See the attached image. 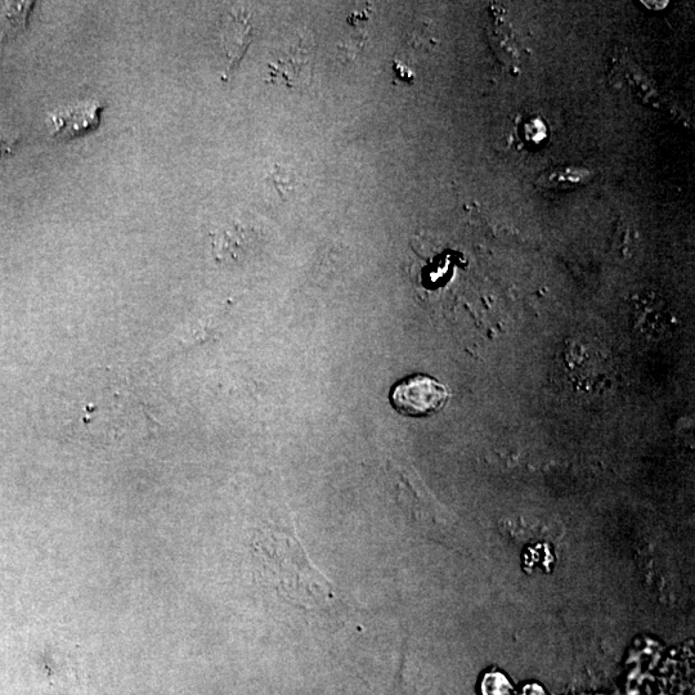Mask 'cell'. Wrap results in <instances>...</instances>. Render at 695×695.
Segmentation results:
<instances>
[{"mask_svg":"<svg viewBox=\"0 0 695 695\" xmlns=\"http://www.w3.org/2000/svg\"><path fill=\"white\" fill-rule=\"evenodd\" d=\"M102 110L100 103H87V105L58 112L52 116L53 124H55L53 136L71 139L91 132L100 125Z\"/></svg>","mask_w":695,"mask_h":695,"instance_id":"cell-4","label":"cell"},{"mask_svg":"<svg viewBox=\"0 0 695 695\" xmlns=\"http://www.w3.org/2000/svg\"><path fill=\"white\" fill-rule=\"evenodd\" d=\"M33 3L8 4L2 22H0V37L4 40L13 37L26 28Z\"/></svg>","mask_w":695,"mask_h":695,"instance_id":"cell-7","label":"cell"},{"mask_svg":"<svg viewBox=\"0 0 695 695\" xmlns=\"http://www.w3.org/2000/svg\"><path fill=\"white\" fill-rule=\"evenodd\" d=\"M593 177L594 174L585 168H554L549 172L542 173L537 178L536 185L544 190H575V188L587 185Z\"/></svg>","mask_w":695,"mask_h":695,"instance_id":"cell-6","label":"cell"},{"mask_svg":"<svg viewBox=\"0 0 695 695\" xmlns=\"http://www.w3.org/2000/svg\"><path fill=\"white\" fill-rule=\"evenodd\" d=\"M13 149V143L8 142L6 138L0 137V156L10 154Z\"/></svg>","mask_w":695,"mask_h":695,"instance_id":"cell-8","label":"cell"},{"mask_svg":"<svg viewBox=\"0 0 695 695\" xmlns=\"http://www.w3.org/2000/svg\"><path fill=\"white\" fill-rule=\"evenodd\" d=\"M312 47L303 38L290 43L282 49L275 62L269 65V78L277 84L288 88H297L298 84L306 83L311 76Z\"/></svg>","mask_w":695,"mask_h":695,"instance_id":"cell-3","label":"cell"},{"mask_svg":"<svg viewBox=\"0 0 695 695\" xmlns=\"http://www.w3.org/2000/svg\"><path fill=\"white\" fill-rule=\"evenodd\" d=\"M224 53L231 66L239 64L250 43V26L244 15H230L222 31Z\"/></svg>","mask_w":695,"mask_h":695,"instance_id":"cell-5","label":"cell"},{"mask_svg":"<svg viewBox=\"0 0 695 695\" xmlns=\"http://www.w3.org/2000/svg\"><path fill=\"white\" fill-rule=\"evenodd\" d=\"M263 569L278 594L298 607L326 609L338 603V595L327 578L313 567L294 532H260L257 541Z\"/></svg>","mask_w":695,"mask_h":695,"instance_id":"cell-1","label":"cell"},{"mask_svg":"<svg viewBox=\"0 0 695 695\" xmlns=\"http://www.w3.org/2000/svg\"><path fill=\"white\" fill-rule=\"evenodd\" d=\"M389 399L394 410L403 416L427 417L445 407L448 390L432 376L415 374L398 381Z\"/></svg>","mask_w":695,"mask_h":695,"instance_id":"cell-2","label":"cell"}]
</instances>
